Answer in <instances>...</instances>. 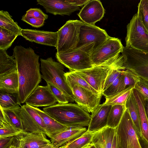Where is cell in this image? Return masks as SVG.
Segmentation results:
<instances>
[{
    "mask_svg": "<svg viewBox=\"0 0 148 148\" xmlns=\"http://www.w3.org/2000/svg\"><path fill=\"white\" fill-rule=\"evenodd\" d=\"M13 51L12 56L16 62L19 85L17 100L20 105L25 103L41 81L39 56L30 47L16 46Z\"/></svg>",
    "mask_w": 148,
    "mask_h": 148,
    "instance_id": "6da1fadb",
    "label": "cell"
},
{
    "mask_svg": "<svg viewBox=\"0 0 148 148\" xmlns=\"http://www.w3.org/2000/svg\"><path fill=\"white\" fill-rule=\"evenodd\" d=\"M82 23L78 20H69L58 32L56 48L58 54L68 52L75 49L79 41L80 27Z\"/></svg>",
    "mask_w": 148,
    "mask_h": 148,
    "instance_id": "52a82bcc",
    "label": "cell"
},
{
    "mask_svg": "<svg viewBox=\"0 0 148 148\" xmlns=\"http://www.w3.org/2000/svg\"><path fill=\"white\" fill-rule=\"evenodd\" d=\"M43 111L60 123L71 127H88L91 115L77 104L58 103Z\"/></svg>",
    "mask_w": 148,
    "mask_h": 148,
    "instance_id": "7a4b0ae2",
    "label": "cell"
},
{
    "mask_svg": "<svg viewBox=\"0 0 148 148\" xmlns=\"http://www.w3.org/2000/svg\"><path fill=\"white\" fill-rule=\"evenodd\" d=\"M123 75L124 85L125 88L134 86L139 79V77L127 69L123 70Z\"/></svg>",
    "mask_w": 148,
    "mask_h": 148,
    "instance_id": "b9f144b4",
    "label": "cell"
},
{
    "mask_svg": "<svg viewBox=\"0 0 148 148\" xmlns=\"http://www.w3.org/2000/svg\"><path fill=\"white\" fill-rule=\"evenodd\" d=\"M112 106L100 104L92 113L87 130L92 132L107 126L109 114Z\"/></svg>",
    "mask_w": 148,
    "mask_h": 148,
    "instance_id": "ffe728a7",
    "label": "cell"
},
{
    "mask_svg": "<svg viewBox=\"0 0 148 148\" xmlns=\"http://www.w3.org/2000/svg\"><path fill=\"white\" fill-rule=\"evenodd\" d=\"M134 88L140 94L144 100L148 99V80L139 77V79L134 86Z\"/></svg>",
    "mask_w": 148,
    "mask_h": 148,
    "instance_id": "ab89813d",
    "label": "cell"
},
{
    "mask_svg": "<svg viewBox=\"0 0 148 148\" xmlns=\"http://www.w3.org/2000/svg\"><path fill=\"white\" fill-rule=\"evenodd\" d=\"M144 102L145 112L148 119V99L144 100Z\"/></svg>",
    "mask_w": 148,
    "mask_h": 148,
    "instance_id": "f6af8a7d",
    "label": "cell"
},
{
    "mask_svg": "<svg viewBox=\"0 0 148 148\" xmlns=\"http://www.w3.org/2000/svg\"><path fill=\"white\" fill-rule=\"evenodd\" d=\"M138 16L148 32V0H141L138 5Z\"/></svg>",
    "mask_w": 148,
    "mask_h": 148,
    "instance_id": "74e56055",
    "label": "cell"
},
{
    "mask_svg": "<svg viewBox=\"0 0 148 148\" xmlns=\"http://www.w3.org/2000/svg\"><path fill=\"white\" fill-rule=\"evenodd\" d=\"M67 1L72 5L78 6H81L83 5H85L88 3L90 0H67Z\"/></svg>",
    "mask_w": 148,
    "mask_h": 148,
    "instance_id": "ee69618b",
    "label": "cell"
},
{
    "mask_svg": "<svg viewBox=\"0 0 148 148\" xmlns=\"http://www.w3.org/2000/svg\"></svg>",
    "mask_w": 148,
    "mask_h": 148,
    "instance_id": "f5cc1de1",
    "label": "cell"
},
{
    "mask_svg": "<svg viewBox=\"0 0 148 148\" xmlns=\"http://www.w3.org/2000/svg\"><path fill=\"white\" fill-rule=\"evenodd\" d=\"M33 107L42 118L45 126L47 136L50 139L60 132L71 128L60 123L39 108Z\"/></svg>",
    "mask_w": 148,
    "mask_h": 148,
    "instance_id": "7402d4cb",
    "label": "cell"
},
{
    "mask_svg": "<svg viewBox=\"0 0 148 148\" xmlns=\"http://www.w3.org/2000/svg\"><path fill=\"white\" fill-rule=\"evenodd\" d=\"M66 82L71 89L75 84H77L86 88L94 93L100 96L99 93L91 87L82 77L74 71H70L65 73Z\"/></svg>",
    "mask_w": 148,
    "mask_h": 148,
    "instance_id": "1f68e13d",
    "label": "cell"
},
{
    "mask_svg": "<svg viewBox=\"0 0 148 148\" xmlns=\"http://www.w3.org/2000/svg\"><path fill=\"white\" fill-rule=\"evenodd\" d=\"M115 128L106 127L93 132L91 144L96 148H111Z\"/></svg>",
    "mask_w": 148,
    "mask_h": 148,
    "instance_id": "44dd1931",
    "label": "cell"
},
{
    "mask_svg": "<svg viewBox=\"0 0 148 148\" xmlns=\"http://www.w3.org/2000/svg\"><path fill=\"white\" fill-rule=\"evenodd\" d=\"M132 92L138 110L141 133V139L148 145V119L145 109L144 98L134 88Z\"/></svg>",
    "mask_w": 148,
    "mask_h": 148,
    "instance_id": "603a6c76",
    "label": "cell"
},
{
    "mask_svg": "<svg viewBox=\"0 0 148 148\" xmlns=\"http://www.w3.org/2000/svg\"><path fill=\"white\" fill-rule=\"evenodd\" d=\"M85 148H89V147H86Z\"/></svg>",
    "mask_w": 148,
    "mask_h": 148,
    "instance_id": "816d5d0a",
    "label": "cell"
},
{
    "mask_svg": "<svg viewBox=\"0 0 148 148\" xmlns=\"http://www.w3.org/2000/svg\"><path fill=\"white\" fill-rule=\"evenodd\" d=\"M125 47L148 52V32L137 13L133 16L127 26Z\"/></svg>",
    "mask_w": 148,
    "mask_h": 148,
    "instance_id": "ba28073f",
    "label": "cell"
},
{
    "mask_svg": "<svg viewBox=\"0 0 148 148\" xmlns=\"http://www.w3.org/2000/svg\"><path fill=\"white\" fill-rule=\"evenodd\" d=\"M125 109L124 105L112 106L109 114L107 126L116 128L121 120Z\"/></svg>",
    "mask_w": 148,
    "mask_h": 148,
    "instance_id": "4dcf8cb0",
    "label": "cell"
},
{
    "mask_svg": "<svg viewBox=\"0 0 148 148\" xmlns=\"http://www.w3.org/2000/svg\"><path fill=\"white\" fill-rule=\"evenodd\" d=\"M117 148H142L127 109L115 128Z\"/></svg>",
    "mask_w": 148,
    "mask_h": 148,
    "instance_id": "8992f818",
    "label": "cell"
},
{
    "mask_svg": "<svg viewBox=\"0 0 148 148\" xmlns=\"http://www.w3.org/2000/svg\"><path fill=\"white\" fill-rule=\"evenodd\" d=\"M0 107L2 109H8L20 105L18 103L17 97L14 94L0 91Z\"/></svg>",
    "mask_w": 148,
    "mask_h": 148,
    "instance_id": "8d00e7d4",
    "label": "cell"
},
{
    "mask_svg": "<svg viewBox=\"0 0 148 148\" xmlns=\"http://www.w3.org/2000/svg\"><path fill=\"white\" fill-rule=\"evenodd\" d=\"M85 127H71L53 136L51 138L54 147H66L67 145L87 131Z\"/></svg>",
    "mask_w": 148,
    "mask_h": 148,
    "instance_id": "d6986e66",
    "label": "cell"
},
{
    "mask_svg": "<svg viewBox=\"0 0 148 148\" xmlns=\"http://www.w3.org/2000/svg\"><path fill=\"white\" fill-rule=\"evenodd\" d=\"M0 108L6 118L16 127L23 130L20 115L21 108L19 105L16 107L8 109H3L1 107Z\"/></svg>",
    "mask_w": 148,
    "mask_h": 148,
    "instance_id": "d6a6232c",
    "label": "cell"
},
{
    "mask_svg": "<svg viewBox=\"0 0 148 148\" xmlns=\"http://www.w3.org/2000/svg\"><path fill=\"white\" fill-rule=\"evenodd\" d=\"M57 101L47 86L38 85L26 99V104L37 108L48 107L56 104Z\"/></svg>",
    "mask_w": 148,
    "mask_h": 148,
    "instance_id": "9a60e30c",
    "label": "cell"
},
{
    "mask_svg": "<svg viewBox=\"0 0 148 148\" xmlns=\"http://www.w3.org/2000/svg\"><path fill=\"white\" fill-rule=\"evenodd\" d=\"M47 83V86L59 103L65 104L68 103L69 101L68 99L59 89L50 83L48 82Z\"/></svg>",
    "mask_w": 148,
    "mask_h": 148,
    "instance_id": "60d3db41",
    "label": "cell"
},
{
    "mask_svg": "<svg viewBox=\"0 0 148 148\" xmlns=\"http://www.w3.org/2000/svg\"><path fill=\"white\" fill-rule=\"evenodd\" d=\"M0 27L16 35L21 36L22 29L14 21L9 13L3 10L0 11Z\"/></svg>",
    "mask_w": 148,
    "mask_h": 148,
    "instance_id": "f1b7e54d",
    "label": "cell"
},
{
    "mask_svg": "<svg viewBox=\"0 0 148 148\" xmlns=\"http://www.w3.org/2000/svg\"><path fill=\"white\" fill-rule=\"evenodd\" d=\"M134 86H130L122 91L110 97L106 98L103 103L106 105H125L126 102L132 93Z\"/></svg>",
    "mask_w": 148,
    "mask_h": 148,
    "instance_id": "f546056e",
    "label": "cell"
},
{
    "mask_svg": "<svg viewBox=\"0 0 148 148\" xmlns=\"http://www.w3.org/2000/svg\"><path fill=\"white\" fill-rule=\"evenodd\" d=\"M89 148H96L95 146L92 144H91L89 146Z\"/></svg>",
    "mask_w": 148,
    "mask_h": 148,
    "instance_id": "c3c4849f",
    "label": "cell"
},
{
    "mask_svg": "<svg viewBox=\"0 0 148 148\" xmlns=\"http://www.w3.org/2000/svg\"><path fill=\"white\" fill-rule=\"evenodd\" d=\"M125 106V108L128 110L130 117L135 127L139 139H141V133L138 110L132 92L127 99Z\"/></svg>",
    "mask_w": 148,
    "mask_h": 148,
    "instance_id": "4316f807",
    "label": "cell"
},
{
    "mask_svg": "<svg viewBox=\"0 0 148 148\" xmlns=\"http://www.w3.org/2000/svg\"><path fill=\"white\" fill-rule=\"evenodd\" d=\"M71 89L75 101L87 112L92 113L100 104L101 96L77 84H75Z\"/></svg>",
    "mask_w": 148,
    "mask_h": 148,
    "instance_id": "5bb4252c",
    "label": "cell"
},
{
    "mask_svg": "<svg viewBox=\"0 0 148 148\" xmlns=\"http://www.w3.org/2000/svg\"><path fill=\"white\" fill-rule=\"evenodd\" d=\"M21 108L20 117L24 131L41 132L47 136L43 121L33 107L25 104Z\"/></svg>",
    "mask_w": 148,
    "mask_h": 148,
    "instance_id": "7c38bea8",
    "label": "cell"
},
{
    "mask_svg": "<svg viewBox=\"0 0 148 148\" xmlns=\"http://www.w3.org/2000/svg\"><path fill=\"white\" fill-rule=\"evenodd\" d=\"M21 36L29 41L37 43L56 47L58 32H52L36 29H22Z\"/></svg>",
    "mask_w": 148,
    "mask_h": 148,
    "instance_id": "e0dca14e",
    "label": "cell"
},
{
    "mask_svg": "<svg viewBox=\"0 0 148 148\" xmlns=\"http://www.w3.org/2000/svg\"><path fill=\"white\" fill-rule=\"evenodd\" d=\"M44 133L23 131L14 136L13 148H40L51 143Z\"/></svg>",
    "mask_w": 148,
    "mask_h": 148,
    "instance_id": "4fadbf2b",
    "label": "cell"
},
{
    "mask_svg": "<svg viewBox=\"0 0 148 148\" xmlns=\"http://www.w3.org/2000/svg\"><path fill=\"white\" fill-rule=\"evenodd\" d=\"M19 87L17 71L0 76V91L17 94Z\"/></svg>",
    "mask_w": 148,
    "mask_h": 148,
    "instance_id": "cb8c5ba5",
    "label": "cell"
},
{
    "mask_svg": "<svg viewBox=\"0 0 148 148\" xmlns=\"http://www.w3.org/2000/svg\"><path fill=\"white\" fill-rule=\"evenodd\" d=\"M14 136L0 138V148H9L13 143Z\"/></svg>",
    "mask_w": 148,
    "mask_h": 148,
    "instance_id": "7bdbcfd3",
    "label": "cell"
},
{
    "mask_svg": "<svg viewBox=\"0 0 148 148\" xmlns=\"http://www.w3.org/2000/svg\"><path fill=\"white\" fill-rule=\"evenodd\" d=\"M17 36L14 33L0 27V49L6 51Z\"/></svg>",
    "mask_w": 148,
    "mask_h": 148,
    "instance_id": "d590c367",
    "label": "cell"
},
{
    "mask_svg": "<svg viewBox=\"0 0 148 148\" xmlns=\"http://www.w3.org/2000/svg\"><path fill=\"white\" fill-rule=\"evenodd\" d=\"M125 88L124 84L123 72V73L120 75L108 88L103 91L102 95L105 98L110 97L122 91Z\"/></svg>",
    "mask_w": 148,
    "mask_h": 148,
    "instance_id": "836d02e7",
    "label": "cell"
},
{
    "mask_svg": "<svg viewBox=\"0 0 148 148\" xmlns=\"http://www.w3.org/2000/svg\"><path fill=\"white\" fill-rule=\"evenodd\" d=\"M121 55L102 64L94 65L92 67L82 70L74 71L83 78L100 95H102L106 79L110 71L117 66H123Z\"/></svg>",
    "mask_w": 148,
    "mask_h": 148,
    "instance_id": "277c9868",
    "label": "cell"
},
{
    "mask_svg": "<svg viewBox=\"0 0 148 148\" xmlns=\"http://www.w3.org/2000/svg\"><path fill=\"white\" fill-rule=\"evenodd\" d=\"M121 53L125 69L148 80V52L125 46Z\"/></svg>",
    "mask_w": 148,
    "mask_h": 148,
    "instance_id": "9c48e42d",
    "label": "cell"
},
{
    "mask_svg": "<svg viewBox=\"0 0 148 148\" xmlns=\"http://www.w3.org/2000/svg\"><path fill=\"white\" fill-rule=\"evenodd\" d=\"M105 13V9L100 1L90 0L77 15L84 23L94 25L103 18Z\"/></svg>",
    "mask_w": 148,
    "mask_h": 148,
    "instance_id": "2e32d148",
    "label": "cell"
},
{
    "mask_svg": "<svg viewBox=\"0 0 148 148\" xmlns=\"http://www.w3.org/2000/svg\"><path fill=\"white\" fill-rule=\"evenodd\" d=\"M93 132L87 131L80 137L68 145L66 148H85L92 144Z\"/></svg>",
    "mask_w": 148,
    "mask_h": 148,
    "instance_id": "e575fe53",
    "label": "cell"
},
{
    "mask_svg": "<svg viewBox=\"0 0 148 148\" xmlns=\"http://www.w3.org/2000/svg\"><path fill=\"white\" fill-rule=\"evenodd\" d=\"M37 2L43 6L47 13L54 15H69L80 9L79 6L72 5L67 0H37Z\"/></svg>",
    "mask_w": 148,
    "mask_h": 148,
    "instance_id": "ac0fdd59",
    "label": "cell"
},
{
    "mask_svg": "<svg viewBox=\"0 0 148 148\" xmlns=\"http://www.w3.org/2000/svg\"><path fill=\"white\" fill-rule=\"evenodd\" d=\"M48 17L40 9L31 8L22 16L21 20L34 27L38 28L44 25Z\"/></svg>",
    "mask_w": 148,
    "mask_h": 148,
    "instance_id": "d4e9b609",
    "label": "cell"
},
{
    "mask_svg": "<svg viewBox=\"0 0 148 148\" xmlns=\"http://www.w3.org/2000/svg\"><path fill=\"white\" fill-rule=\"evenodd\" d=\"M16 71L15 59L8 55L6 50L0 49V76Z\"/></svg>",
    "mask_w": 148,
    "mask_h": 148,
    "instance_id": "83f0119b",
    "label": "cell"
},
{
    "mask_svg": "<svg viewBox=\"0 0 148 148\" xmlns=\"http://www.w3.org/2000/svg\"><path fill=\"white\" fill-rule=\"evenodd\" d=\"M54 147L51 144H49L47 146L40 148H52Z\"/></svg>",
    "mask_w": 148,
    "mask_h": 148,
    "instance_id": "7dc6e473",
    "label": "cell"
},
{
    "mask_svg": "<svg viewBox=\"0 0 148 148\" xmlns=\"http://www.w3.org/2000/svg\"><path fill=\"white\" fill-rule=\"evenodd\" d=\"M94 47V43L87 44L68 52L60 54L56 53V56L58 61L70 71L85 70L94 66L91 55Z\"/></svg>",
    "mask_w": 148,
    "mask_h": 148,
    "instance_id": "5b68a950",
    "label": "cell"
},
{
    "mask_svg": "<svg viewBox=\"0 0 148 148\" xmlns=\"http://www.w3.org/2000/svg\"><path fill=\"white\" fill-rule=\"evenodd\" d=\"M0 138L15 136L24 131L6 118L0 108Z\"/></svg>",
    "mask_w": 148,
    "mask_h": 148,
    "instance_id": "484cf974",
    "label": "cell"
},
{
    "mask_svg": "<svg viewBox=\"0 0 148 148\" xmlns=\"http://www.w3.org/2000/svg\"><path fill=\"white\" fill-rule=\"evenodd\" d=\"M125 70L124 66H119L112 69L110 71L104 82L103 91L106 90Z\"/></svg>",
    "mask_w": 148,
    "mask_h": 148,
    "instance_id": "f35d334b",
    "label": "cell"
},
{
    "mask_svg": "<svg viewBox=\"0 0 148 148\" xmlns=\"http://www.w3.org/2000/svg\"><path fill=\"white\" fill-rule=\"evenodd\" d=\"M109 36L105 30L95 25L88 24L82 21L80 29L79 41L76 48L87 44L94 43V51Z\"/></svg>",
    "mask_w": 148,
    "mask_h": 148,
    "instance_id": "8fae6325",
    "label": "cell"
},
{
    "mask_svg": "<svg viewBox=\"0 0 148 148\" xmlns=\"http://www.w3.org/2000/svg\"><path fill=\"white\" fill-rule=\"evenodd\" d=\"M123 47L120 39L109 36L92 53L91 57L94 65L102 64L118 57Z\"/></svg>",
    "mask_w": 148,
    "mask_h": 148,
    "instance_id": "30bf717a",
    "label": "cell"
},
{
    "mask_svg": "<svg viewBox=\"0 0 148 148\" xmlns=\"http://www.w3.org/2000/svg\"><path fill=\"white\" fill-rule=\"evenodd\" d=\"M111 148H117L116 135L115 132Z\"/></svg>",
    "mask_w": 148,
    "mask_h": 148,
    "instance_id": "bcb514c9",
    "label": "cell"
},
{
    "mask_svg": "<svg viewBox=\"0 0 148 148\" xmlns=\"http://www.w3.org/2000/svg\"><path fill=\"white\" fill-rule=\"evenodd\" d=\"M40 61L42 78L59 89L69 101L74 102V98L67 82L63 65L55 61L51 57L46 59L40 58Z\"/></svg>",
    "mask_w": 148,
    "mask_h": 148,
    "instance_id": "3957f363",
    "label": "cell"
},
{
    "mask_svg": "<svg viewBox=\"0 0 148 148\" xmlns=\"http://www.w3.org/2000/svg\"><path fill=\"white\" fill-rule=\"evenodd\" d=\"M9 148H13L11 146V147H10Z\"/></svg>",
    "mask_w": 148,
    "mask_h": 148,
    "instance_id": "f907efd6",
    "label": "cell"
},
{
    "mask_svg": "<svg viewBox=\"0 0 148 148\" xmlns=\"http://www.w3.org/2000/svg\"><path fill=\"white\" fill-rule=\"evenodd\" d=\"M65 148V147H60L58 148ZM55 148V147H53V148Z\"/></svg>",
    "mask_w": 148,
    "mask_h": 148,
    "instance_id": "681fc988",
    "label": "cell"
}]
</instances>
